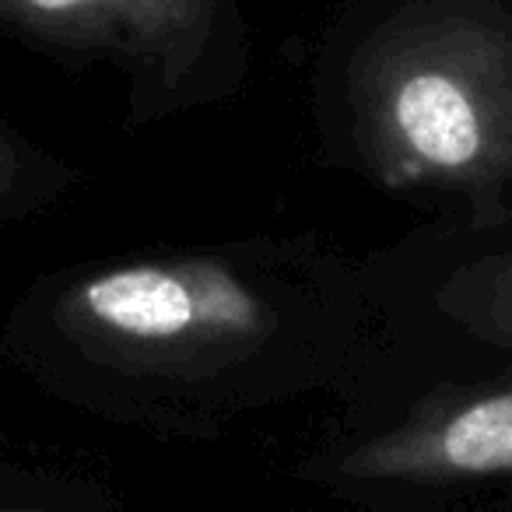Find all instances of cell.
Masks as SVG:
<instances>
[{"mask_svg":"<svg viewBox=\"0 0 512 512\" xmlns=\"http://www.w3.org/2000/svg\"><path fill=\"white\" fill-rule=\"evenodd\" d=\"M512 470V386L442 404L355 446L351 481H463Z\"/></svg>","mask_w":512,"mask_h":512,"instance_id":"3","label":"cell"},{"mask_svg":"<svg viewBox=\"0 0 512 512\" xmlns=\"http://www.w3.org/2000/svg\"><path fill=\"white\" fill-rule=\"evenodd\" d=\"M278 327L271 285L218 256L95 267L57 302V330L81 358L148 376L225 369L271 344Z\"/></svg>","mask_w":512,"mask_h":512,"instance_id":"2","label":"cell"},{"mask_svg":"<svg viewBox=\"0 0 512 512\" xmlns=\"http://www.w3.org/2000/svg\"><path fill=\"white\" fill-rule=\"evenodd\" d=\"M358 137L390 186L495 193L512 176V25L425 4L372 36L355 74Z\"/></svg>","mask_w":512,"mask_h":512,"instance_id":"1","label":"cell"},{"mask_svg":"<svg viewBox=\"0 0 512 512\" xmlns=\"http://www.w3.org/2000/svg\"><path fill=\"white\" fill-rule=\"evenodd\" d=\"M176 4L186 11V15L193 18V22L200 25V29H207V22H211V8H214V0H176Z\"/></svg>","mask_w":512,"mask_h":512,"instance_id":"7","label":"cell"},{"mask_svg":"<svg viewBox=\"0 0 512 512\" xmlns=\"http://www.w3.org/2000/svg\"><path fill=\"white\" fill-rule=\"evenodd\" d=\"M0 512H22V509H0Z\"/></svg>","mask_w":512,"mask_h":512,"instance_id":"8","label":"cell"},{"mask_svg":"<svg viewBox=\"0 0 512 512\" xmlns=\"http://www.w3.org/2000/svg\"><path fill=\"white\" fill-rule=\"evenodd\" d=\"M488 327L498 337H509L512 341V267L495 281L488 299Z\"/></svg>","mask_w":512,"mask_h":512,"instance_id":"6","label":"cell"},{"mask_svg":"<svg viewBox=\"0 0 512 512\" xmlns=\"http://www.w3.org/2000/svg\"><path fill=\"white\" fill-rule=\"evenodd\" d=\"M29 179H32L29 151L0 127V218L22 204Z\"/></svg>","mask_w":512,"mask_h":512,"instance_id":"5","label":"cell"},{"mask_svg":"<svg viewBox=\"0 0 512 512\" xmlns=\"http://www.w3.org/2000/svg\"><path fill=\"white\" fill-rule=\"evenodd\" d=\"M0 22L64 46L165 60L204 32L176 0H0Z\"/></svg>","mask_w":512,"mask_h":512,"instance_id":"4","label":"cell"}]
</instances>
